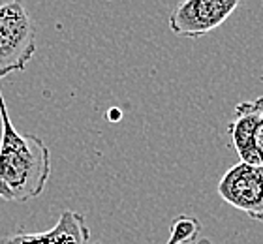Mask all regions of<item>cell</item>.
<instances>
[{
	"label": "cell",
	"mask_w": 263,
	"mask_h": 244,
	"mask_svg": "<svg viewBox=\"0 0 263 244\" xmlns=\"http://www.w3.org/2000/svg\"><path fill=\"white\" fill-rule=\"evenodd\" d=\"M0 182L10 190L11 201L40 197L51 177L49 146L38 136L15 130L0 90Z\"/></svg>",
	"instance_id": "1"
},
{
	"label": "cell",
	"mask_w": 263,
	"mask_h": 244,
	"mask_svg": "<svg viewBox=\"0 0 263 244\" xmlns=\"http://www.w3.org/2000/svg\"><path fill=\"white\" fill-rule=\"evenodd\" d=\"M36 53V28L21 2L0 6V79L23 71Z\"/></svg>",
	"instance_id": "2"
},
{
	"label": "cell",
	"mask_w": 263,
	"mask_h": 244,
	"mask_svg": "<svg viewBox=\"0 0 263 244\" xmlns=\"http://www.w3.org/2000/svg\"><path fill=\"white\" fill-rule=\"evenodd\" d=\"M239 6V0H184L171 13L170 28L181 38H201L222 27Z\"/></svg>",
	"instance_id": "3"
},
{
	"label": "cell",
	"mask_w": 263,
	"mask_h": 244,
	"mask_svg": "<svg viewBox=\"0 0 263 244\" xmlns=\"http://www.w3.org/2000/svg\"><path fill=\"white\" fill-rule=\"evenodd\" d=\"M218 195L252 220L263 222V167L239 162L231 165L218 182Z\"/></svg>",
	"instance_id": "4"
},
{
	"label": "cell",
	"mask_w": 263,
	"mask_h": 244,
	"mask_svg": "<svg viewBox=\"0 0 263 244\" xmlns=\"http://www.w3.org/2000/svg\"><path fill=\"white\" fill-rule=\"evenodd\" d=\"M0 244H92L85 216L76 211H62L57 223L42 233H13Z\"/></svg>",
	"instance_id": "5"
},
{
	"label": "cell",
	"mask_w": 263,
	"mask_h": 244,
	"mask_svg": "<svg viewBox=\"0 0 263 244\" xmlns=\"http://www.w3.org/2000/svg\"><path fill=\"white\" fill-rule=\"evenodd\" d=\"M261 115H263V96L256 98V100L237 103L235 117H233V120L230 122V128H228L231 143L235 146L241 162L245 163H254L250 139H252L254 126H256V122H258V119Z\"/></svg>",
	"instance_id": "6"
},
{
	"label": "cell",
	"mask_w": 263,
	"mask_h": 244,
	"mask_svg": "<svg viewBox=\"0 0 263 244\" xmlns=\"http://www.w3.org/2000/svg\"><path fill=\"white\" fill-rule=\"evenodd\" d=\"M201 229L199 220L194 216H177L171 223V233L170 239L165 244H190L192 240L197 239ZM92 244H102V242H92Z\"/></svg>",
	"instance_id": "7"
},
{
	"label": "cell",
	"mask_w": 263,
	"mask_h": 244,
	"mask_svg": "<svg viewBox=\"0 0 263 244\" xmlns=\"http://www.w3.org/2000/svg\"><path fill=\"white\" fill-rule=\"evenodd\" d=\"M250 148H252L254 165H261L263 167V115L258 119L252 132V139H250Z\"/></svg>",
	"instance_id": "8"
},
{
	"label": "cell",
	"mask_w": 263,
	"mask_h": 244,
	"mask_svg": "<svg viewBox=\"0 0 263 244\" xmlns=\"http://www.w3.org/2000/svg\"><path fill=\"white\" fill-rule=\"evenodd\" d=\"M0 197H2V199H6V201H11L10 190H8V188H6V186L2 184V182H0Z\"/></svg>",
	"instance_id": "9"
}]
</instances>
